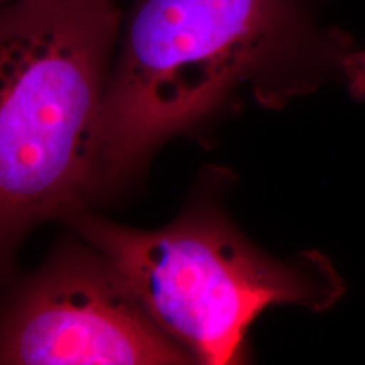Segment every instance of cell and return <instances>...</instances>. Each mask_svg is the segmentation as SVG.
<instances>
[{"label": "cell", "instance_id": "obj_1", "mask_svg": "<svg viewBox=\"0 0 365 365\" xmlns=\"http://www.w3.org/2000/svg\"><path fill=\"white\" fill-rule=\"evenodd\" d=\"M355 51L309 0H134L98 122V185L225 107L240 86L279 103L317 88Z\"/></svg>", "mask_w": 365, "mask_h": 365}, {"label": "cell", "instance_id": "obj_2", "mask_svg": "<svg viewBox=\"0 0 365 365\" xmlns=\"http://www.w3.org/2000/svg\"><path fill=\"white\" fill-rule=\"evenodd\" d=\"M122 31L115 0L0 4V266L27 228L98 186L97 139Z\"/></svg>", "mask_w": 365, "mask_h": 365}, {"label": "cell", "instance_id": "obj_3", "mask_svg": "<svg viewBox=\"0 0 365 365\" xmlns=\"http://www.w3.org/2000/svg\"><path fill=\"white\" fill-rule=\"evenodd\" d=\"M73 223L124 276L158 327L198 364L244 362L245 336L264 309L298 304L323 312L345 291L323 254L277 261L210 205L188 210L161 230L81 213H73Z\"/></svg>", "mask_w": 365, "mask_h": 365}, {"label": "cell", "instance_id": "obj_4", "mask_svg": "<svg viewBox=\"0 0 365 365\" xmlns=\"http://www.w3.org/2000/svg\"><path fill=\"white\" fill-rule=\"evenodd\" d=\"M66 250L0 313V364H193L91 247Z\"/></svg>", "mask_w": 365, "mask_h": 365}, {"label": "cell", "instance_id": "obj_5", "mask_svg": "<svg viewBox=\"0 0 365 365\" xmlns=\"http://www.w3.org/2000/svg\"><path fill=\"white\" fill-rule=\"evenodd\" d=\"M4 2H11V0H0V4H4Z\"/></svg>", "mask_w": 365, "mask_h": 365}]
</instances>
